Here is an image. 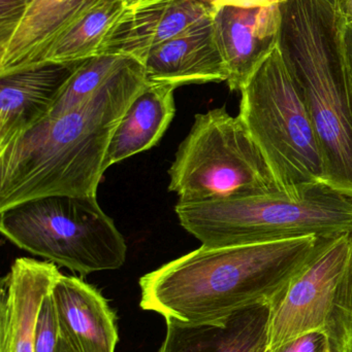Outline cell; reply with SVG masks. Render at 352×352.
Instances as JSON below:
<instances>
[{
    "label": "cell",
    "instance_id": "cell-1",
    "mask_svg": "<svg viewBox=\"0 0 352 352\" xmlns=\"http://www.w3.org/2000/svg\"><path fill=\"white\" fill-rule=\"evenodd\" d=\"M147 85L143 64L127 58L76 109L45 118L0 148V210L52 195L96 197L112 136Z\"/></svg>",
    "mask_w": 352,
    "mask_h": 352
},
{
    "label": "cell",
    "instance_id": "cell-2",
    "mask_svg": "<svg viewBox=\"0 0 352 352\" xmlns=\"http://www.w3.org/2000/svg\"><path fill=\"white\" fill-rule=\"evenodd\" d=\"M334 238L202 245L140 279L141 308L184 324L217 322L254 305L274 308Z\"/></svg>",
    "mask_w": 352,
    "mask_h": 352
},
{
    "label": "cell",
    "instance_id": "cell-3",
    "mask_svg": "<svg viewBox=\"0 0 352 352\" xmlns=\"http://www.w3.org/2000/svg\"><path fill=\"white\" fill-rule=\"evenodd\" d=\"M278 49L307 105L324 184L352 199V119L341 20L328 0H282Z\"/></svg>",
    "mask_w": 352,
    "mask_h": 352
},
{
    "label": "cell",
    "instance_id": "cell-4",
    "mask_svg": "<svg viewBox=\"0 0 352 352\" xmlns=\"http://www.w3.org/2000/svg\"><path fill=\"white\" fill-rule=\"evenodd\" d=\"M182 227L208 248L352 233V199L326 184L300 196L251 195L175 206Z\"/></svg>",
    "mask_w": 352,
    "mask_h": 352
},
{
    "label": "cell",
    "instance_id": "cell-5",
    "mask_svg": "<svg viewBox=\"0 0 352 352\" xmlns=\"http://www.w3.org/2000/svg\"><path fill=\"white\" fill-rule=\"evenodd\" d=\"M239 119L283 192L300 196L324 184L318 134L278 47L241 90Z\"/></svg>",
    "mask_w": 352,
    "mask_h": 352
},
{
    "label": "cell",
    "instance_id": "cell-6",
    "mask_svg": "<svg viewBox=\"0 0 352 352\" xmlns=\"http://www.w3.org/2000/svg\"><path fill=\"white\" fill-rule=\"evenodd\" d=\"M0 231L10 242L82 276L121 268L125 240L96 197L52 195L0 210Z\"/></svg>",
    "mask_w": 352,
    "mask_h": 352
},
{
    "label": "cell",
    "instance_id": "cell-7",
    "mask_svg": "<svg viewBox=\"0 0 352 352\" xmlns=\"http://www.w3.org/2000/svg\"><path fill=\"white\" fill-rule=\"evenodd\" d=\"M169 175L180 202L283 192L241 120L225 107L196 115Z\"/></svg>",
    "mask_w": 352,
    "mask_h": 352
},
{
    "label": "cell",
    "instance_id": "cell-8",
    "mask_svg": "<svg viewBox=\"0 0 352 352\" xmlns=\"http://www.w3.org/2000/svg\"><path fill=\"white\" fill-rule=\"evenodd\" d=\"M351 234L331 240L272 308L268 351L320 332L331 352H352Z\"/></svg>",
    "mask_w": 352,
    "mask_h": 352
},
{
    "label": "cell",
    "instance_id": "cell-9",
    "mask_svg": "<svg viewBox=\"0 0 352 352\" xmlns=\"http://www.w3.org/2000/svg\"><path fill=\"white\" fill-rule=\"evenodd\" d=\"M280 6H225L213 14L215 36L227 67V86L239 91L278 47Z\"/></svg>",
    "mask_w": 352,
    "mask_h": 352
},
{
    "label": "cell",
    "instance_id": "cell-10",
    "mask_svg": "<svg viewBox=\"0 0 352 352\" xmlns=\"http://www.w3.org/2000/svg\"><path fill=\"white\" fill-rule=\"evenodd\" d=\"M59 274L52 262L14 261L1 280L0 352H34L39 309Z\"/></svg>",
    "mask_w": 352,
    "mask_h": 352
},
{
    "label": "cell",
    "instance_id": "cell-11",
    "mask_svg": "<svg viewBox=\"0 0 352 352\" xmlns=\"http://www.w3.org/2000/svg\"><path fill=\"white\" fill-rule=\"evenodd\" d=\"M81 62H45L0 76V148L49 116Z\"/></svg>",
    "mask_w": 352,
    "mask_h": 352
},
{
    "label": "cell",
    "instance_id": "cell-12",
    "mask_svg": "<svg viewBox=\"0 0 352 352\" xmlns=\"http://www.w3.org/2000/svg\"><path fill=\"white\" fill-rule=\"evenodd\" d=\"M213 14L200 0H163L138 10H128L105 43L103 55L122 56L144 64L155 47Z\"/></svg>",
    "mask_w": 352,
    "mask_h": 352
},
{
    "label": "cell",
    "instance_id": "cell-13",
    "mask_svg": "<svg viewBox=\"0 0 352 352\" xmlns=\"http://www.w3.org/2000/svg\"><path fill=\"white\" fill-rule=\"evenodd\" d=\"M143 66L149 84L174 88L227 82L229 76L215 36L213 16L155 47Z\"/></svg>",
    "mask_w": 352,
    "mask_h": 352
},
{
    "label": "cell",
    "instance_id": "cell-14",
    "mask_svg": "<svg viewBox=\"0 0 352 352\" xmlns=\"http://www.w3.org/2000/svg\"><path fill=\"white\" fill-rule=\"evenodd\" d=\"M105 0H33L0 51V76L45 63L56 41Z\"/></svg>",
    "mask_w": 352,
    "mask_h": 352
},
{
    "label": "cell",
    "instance_id": "cell-15",
    "mask_svg": "<svg viewBox=\"0 0 352 352\" xmlns=\"http://www.w3.org/2000/svg\"><path fill=\"white\" fill-rule=\"evenodd\" d=\"M60 334L78 352H115V314L101 293L82 279L60 273L51 289Z\"/></svg>",
    "mask_w": 352,
    "mask_h": 352
},
{
    "label": "cell",
    "instance_id": "cell-16",
    "mask_svg": "<svg viewBox=\"0 0 352 352\" xmlns=\"http://www.w3.org/2000/svg\"><path fill=\"white\" fill-rule=\"evenodd\" d=\"M272 306L244 308L217 322L167 320L159 352H268Z\"/></svg>",
    "mask_w": 352,
    "mask_h": 352
},
{
    "label": "cell",
    "instance_id": "cell-17",
    "mask_svg": "<svg viewBox=\"0 0 352 352\" xmlns=\"http://www.w3.org/2000/svg\"><path fill=\"white\" fill-rule=\"evenodd\" d=\"M175 90L167 85L148 82L141 91L112 136L105 161V170L158 144L175 117Z\"/></svg>",
    "mask_w": 352,
    "mask_h": 352
},
{
    "label": "cell",
    "instance_id": "cell-18",
    "mask_svg": "<svg viewBox=\"0 0 352 352\" xmlns=\"http://www.w3.org/2000/svg\"><path fill=\"white\" fill-rule=\"evenodd\" d=\"M127 10L126 0H105L56 41L45 62L74 63L103 55L105 43Z\"/></svg>",
    "mask_w": 352,
    "mask_h": 352
},
{
    "label": "cell",
    "instance_id": "cell-19",
    "mask_svg": "<svg viewBox=\"0 0 352 352\" xmlns=\"http://www.w3.org/2000/svg\"><path fill=\"white\" fill-rule=\"evenodd\" d=\"M127 60L122 56H97L79 64L57 99L47 118H58L72 111L92 96Z\"/></svg>",
    "mask_w": 352,
    "mask_h": 352
},
{
    "label": "cell",
    "instance_id": "cell-20",
    "mask_svg": "<svg viewBox=\"0 0 352 352\" xmlns=\"http://www.w3.org/2000/svg\"><path fill=\"white\" fill-rule=\"evenodd\" d=\"M59 339V320L50 292L39 309L35 331L34 352H57Z\"/></svg>",
    "mask_w": 352,
    "mask_h": 352
},
{
    "label": "cell",
    "instance_id": "cell-21",
    "mask_svg": "<svg viewBox=\"0 0 352 352\" xmlns=\"http://www.w3.org/2000/svg\"><path fill=\"white\" fill-rule=\"evenodd\" d=\"M33 0H0V51L8 45Z\"/></svg>",
    "mask_w": 352,
    "mask_h": 352
},
{
    "label": "cell",
    "instance_id": "cell-22",
    "mask_svg": "<svg viewBox=\"0 0 352 352\" xmlns=\"http://www.w3.org/2000/svg\"><path fill=\"white\" fill-rule=\"evenodd\" d=\"M268 352H330L328 340L320 332H309L291 339Z\"/></svg>",
    "mask_w": 352,
    "mask_h": 352
},
{
    "label": "cell",
    "instance_id": "cell-23",
    "mask_svg": "<svg viewBox=\"0 0 352 352\" xmlns=\"http://www.w3.org/2000/svg\"><path fill=\"white\" fill-rule=\"evenodd\" d=\"M206 4L213 14L219 8L225 6H240V8H251V6H268L279 4L282 0H200Z\"/></svg>",
    "mask_w": 352,
    "mask_h": 352
},
{
    "label": "cell",
    "instance_id": "cell-24",
    "mask_svg": "<svg viewBox=\"0 0 352 352\" xmlns=\"http://www.w3.org/2000/svg\"><path fill=\"white\" fill-rule=\"evenodd\" d=\"M343 41H344L345 67H346L349 109H351L352 119V24L344 25Z\"/></svg>",
    "mask_w": 352,
    "mask_h": 352
},
{
    "label": "cell",
    "instance_id": "cell-25",
    "mask_svg": "<svg viewBox=\"0 0 352 352\" xmlns=\"http://www.w3.org/2000/svg\"><path fill=\"white\" fill-rule=\"evenodd\" d=\"M335 8L345 25L352 24V0H339Z\"/></svg>",
    "mask_w": 352,
    "mask_h": 352
},
{
    "label": "cell",
    "instance_id": "cell-26",
    "mask_svg": "<svg viewBox=\"0 0 352 352\" xmlns=\"http://www.w3.org/2000/svg\"><path fill=\"white\" fill-rule=\"evenodd\" d=\"M161 1H163V0H126V6H127L128 10H138V8Z\"/></svg>",
    "mask_w": 352,
    "mask_h": 352
},
{
    "label": "cell",
    "instance_id": "cell-27",
    "mask_svg": "<svg viewBox=\"0 0 352 352\" xmlns=\"http://www.w3.org/2000/svg\"><path fill=\"white\" fill-rule=\"evenodd\" d=\"M57 352H78L74 347L70 345V343L60 334L59 345H58Z\"/></svg>",
    "mask_w": 352,
    "mask_h": 352
},
{
    "label": "cell",
    "instance_id": "cell-28",
    "mask_svg": "<svg viewBox=\"0 0 352 352\" xmlns=\"http://www.w3.org/2000/svg\"><path fill=\"white\" fill-rule=\"evenodd\" d=\"M329 2H330L331 4H332L333 6H336L337 2L339 1V0H328Z\"/></svg>",
    "mask_w": 352,
    "mask_h": 352
},
{
    "label": "cell",
    "instance_id": "cell-29",
    "mask_svg": "<svg viewBox=\"0 0 352 352\" xmlns=\"http://www.w3.org/2000/svg\"><path fill=\"white\" fill-rule=\"evenodd\" d=\"M351 256H352V234H351Z\"/></svg>",
    "mask_w": 352,
    "mask_h": 352
},
{
    "label": "cell",
    "instance_id": "cell-30",
    "mask_svg": "<svg viewBox=\"0 0 352 352\" xmlns=\"http://www.w3.org/2000/svg\"><path fill=\"white\" fill-rule=\"evenodd\" d=\"M331 352V351H330Z\"/></svg>",
    "mask_w": 352,
    "mask_h": 352
}]
</instances>
